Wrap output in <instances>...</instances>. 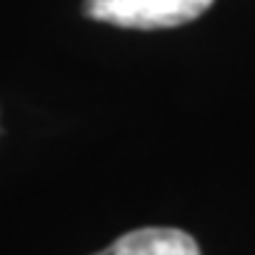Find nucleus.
Instances as JSON below:
<instances>
[{"label":"nucleus","instance_id":"f03ea898","mask_svg":"<svg viewBox=\"0 0 255 255\" xmlns=\"http://www.w3.org/2000/svg\"><path fill=\"white\" fill-rule=\"evenodd\" d=\"M97 255H201L195 240L182 229L148 227L123 235Z\"/></svg>","mask_w":255,"mask_h":255},{"label":"nucleus","instance_id":"f257e3e1","mask_svg":"<svg viewBox=\"0 0 255 255\" xmlns=\"http://www.w3.org/2000/svg\"><path fill=\"white\" fill-rule=\"evenodd\" d=\"M214 0H86L84 13L123 29H172L198 18Z\"/></svg>","mask_w":255,"mask_h":255}]
</instances>
